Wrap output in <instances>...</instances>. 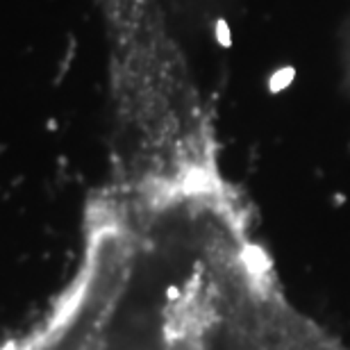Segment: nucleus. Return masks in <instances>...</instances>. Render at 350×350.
Wrapping results in <instances>:
<instances>
[{
	"label": "nucleus",
	"instance_id": "nucleus-1",
	"mask_svg": "<svg viewBox=\"0 0 350 350\" xmlns=\"http://www.w3.org/2000/svg\"><path fill=\"white\" fill-rule=\"evenodd\" d=\"M250 350H350L286 298L275 269L264 275L248 312Z\"/></svg>",
	"mask_w": 350,
	"mask_h": 350
}]
</instances>
